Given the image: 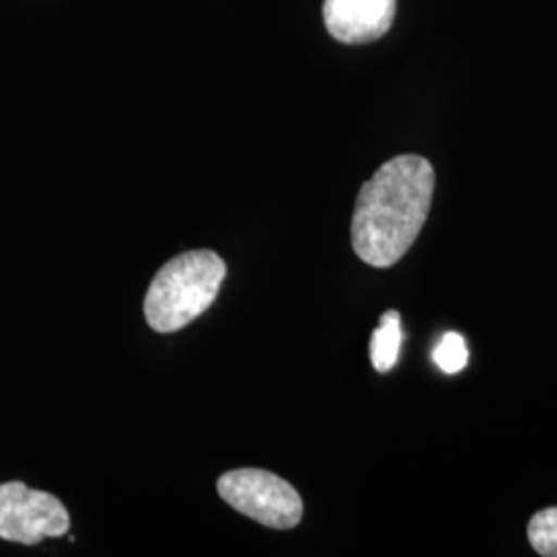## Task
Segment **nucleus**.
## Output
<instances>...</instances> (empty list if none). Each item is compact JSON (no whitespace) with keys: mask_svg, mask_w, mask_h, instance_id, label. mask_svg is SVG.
I'll return each instance as SVG.
<instances>
[{"mask_svg":"<svg viewBox=\"0 0 557 557\" xmlns=\"http://www.w3.org/2000/svg\"><path fill=\"white\" fill-rule=\"evenodd\" d=\"M436 172L421 156H398L359 190L351 244L359 259L388 269L416 244L432 209Z\"/></svg>","mask_w":557,"mask_h":557,"instance_id":"nucleus-1","label":"nucleus"},{"mask_svg":"<svg viewBox=\"0 0 557 557\" xmlns=\"http://www.w3.org/2000/svg\"><path fill=\"white\" fill-rule=\"evenodd\" d=\"M227 277V267L213 250H190L168 260L145 296V319L161 333H176L207 312Z\"/></svg>","mask_w":557,"mask_h":557,"instance_id":"nucleus-2","label":"nucleus"},{"mask_svg":"<svg viewBox=\"0 0 557 557\" xmlns=\"http://www.w3.org/2000/svg\"><path fill=\"white\" fill-rule=\"evenodd\" d=\"M218 492L239 515L269 529H294L304 517V502L298 490L285 479L262 469H236L225 473L218 481Z\"/></svg>","mask_w":557,"mask_h":557,"instance_id":"nucleus-3","label":"nucleus"},{"mask_svg":"<svg viewBox=\"0 0 557 557\" xmlns=\"http://www.w3.org/2000/svg\"><path fill=\"white\" fill-rule=\"evenodd\" d=\"M69 529V510L57 496L21 481L0 483V539L38 545L44 539L66 535Z\"/></svg>","mask_w":557,"mask_h":557,"instance_id":"nucleus-4","label":"nucleus"},{"mask_svg":"<svg viewBox=\"0 0 557 557\" xmlns=\"http://www.w3.org/2000/svg\"><path fill=\"white\" fill-rule=\"evenodd\" d=\"M397 0H324L326 32L341 44H370L393 27Z\"/></svg>","mask_w":557,"mask_h":557,"instance_id":"nucleus-5","label":"nucleus"},{"mask_svg":"<svg viewBox=\"0 0 557 557\" xmlns=\"http://www.w3.org/2000/svg\"><path fill=\"white\" fill-rule=\"evenodd\" d=\"M400 345H403L400 314L397 310H391L382 314L380 326L372 333V341H370L372 366L379 370L380 374L391 372L397 366Z\"/></svg>","mask_w":557,"mask_h":557,"instance_id":"nucleus-6","label":"nucleus"},{"mask_svg":"<svg viewBox=\"0 0 557 557\" xmlns=\"http://www.w3.org/2000/svg\"><path fill=\"white\" fill-rule=\"evenodd\" d=\"M527 535L539 556L557 557V506L545 508L531 518Z\"/></svg>","mask_w":557,"mask_h":557,"instance_id":"nucleus-7","label":"nucleus"},{"mask_svg":"<svg viewBox=\"0 0 557 557\" xmlns=\"http://www.w3.org/2000/svg\"><path fill=\"white\" fill-rule=\"evenodd\" d=\"M434 361L442 372L458 374L469 363V349L458 333H446L434 349Z\"/></svg>","mask_w":557,"mask_h":557,"instance_id":"nucleus-8","label":"nucleus"}]
</instances>
